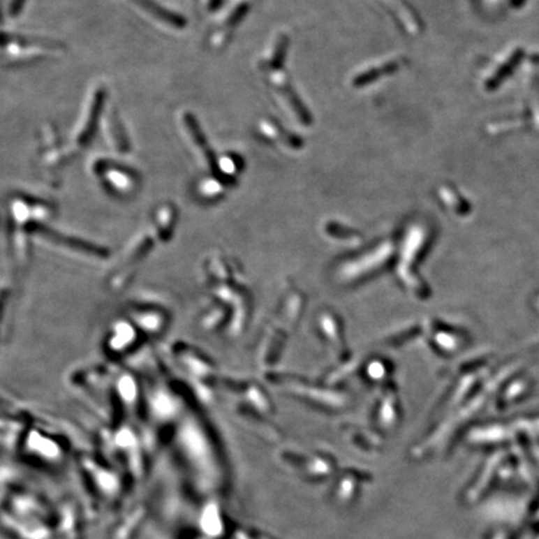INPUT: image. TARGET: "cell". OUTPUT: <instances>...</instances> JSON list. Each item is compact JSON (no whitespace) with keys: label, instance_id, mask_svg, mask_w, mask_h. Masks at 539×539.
Returning <instances> with one entry per match:
<instances>
[{"label":"cell","instance_id":"cell-1","mask_svg":"<svg viewBox=\"0 0 539 539\" xmlns=\"http://www.w3.org/2000/svg\"><path fill=\"white\" fill-rule=\"evenodd\" d=\"M270 85L274 89L277 99L281 104L282 109L288 112V117L293 121L301 126H310L312 124V117L310 112H307L305 105L296 94L293 88L288 77L280 69V71L271 73L269 77Z\"/></svg>","mask_w":539,"mask_h":539},{"label":"cell","instance_id":"cell-2","mask_svg":"<svg viewBox=\"0 0 539 539\" xmlns=\"http://www.w3.org/2000/svg\"><path fill=\"white\" fill-rule=\"evenodd\" d=\"M258 131L264 135V138L267 140L276 142L280 147L293 150H297L302 147V140L300 138L288 133L286 129H283L280 124L276 123L274 119H264L263 121H260Z\"/></svg>","mask_w":539,"mask_h":539},{"label":"cell","instance_id":"cell-3","mask_svg":"<svg viewBox=\"0 0 539 539\" xmlns=\"http://www.w3.org/2000/svg\"><path fill=\"white\" fill-rule=\"evenodd\" d=\"M401 59H390L386 61H381L377 64L369 65L361 71H358L355 77H352L353 87H364L367 84L376 82L377 79L391 75L393 73L401 69Z\"/></svg>","mask_w":539,"mask_h":539},{"label":"cell","instance_id":"cell-4","mask_svg":"<svg viewBox=\"0 0 539 539\" xmlns=\"http://www.w3.org/2000/svg\"><path fill=\"white\" fill-rule=\"evenodd\" d=\"M288 45V38L285 34H277V36L271 40L269 47H266L263 57L260 59V68L264 71H280L279 68L281 66L286 49Z\"/></svg>","mask_w":539,"mask_h":539},{"label":"cell","instance_id":"cell-5","mask_svg":"<svg viewBox=\"0 0 539 539\" xmlns=\"http://www.w3.org/2000/svg\"><path fill=\"white\" fill-rule=\"evenodd\" d=\"M207 8H215L220 3V0H202Z\"/></svg>","mask_w":539,"mask_h":539}]
</instances>
